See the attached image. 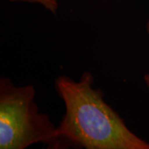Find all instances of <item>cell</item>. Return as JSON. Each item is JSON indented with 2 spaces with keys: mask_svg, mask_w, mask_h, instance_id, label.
<instances>
[{
  "mask_svg": "<svg viewBox=\"0 0 149 149\" xmlns=\"http://www.w3.org/2000/svg\"><path fill=\"white\" fill-rule=\"evenodd\" d=\"M144 81H145V84L147 85V87H148L149 91V72L144 75Z\"/></svg>",
  "mask_w": 149,
  "mask_h": 149,
  "instance_id": "4",
  "label": "cell"
},
{
  "mask_svg": "<svg viewBox=\"0 0 149 149\" xmlns=\"http://www.w3.org/2000/svg\"><path fill=\"white\" fill-rule=\"evenodd\" d=\"M146 29H147V32L149 34V21L148 22V23H147V26H146Z\"/></svg>",
  "mask_w": 149,
  "mask_h": 149,
  "instance_id": "5",
  "label": "cell"
},
{
  "mask_svg": "<svg viewBox=\"0 0 149 149\" xmlns=\"http://www.w3.org/2000/svg\"><path fill=\"white\" fill-rule=\"evenodd\" d=\"M35 95L33 85L0 80V149H25L35 143L58 148L57 127L39 112Z\"/></svg>",
  "mask_w": 149,
  "mask_h": 149,
  "instance_id": "2",
  "label": "cell"
},
{
  "mask_svg": "<svg viewBox=\"0 0 149 149\" xmlns=\"http://www.w3.org/2000/svg\"><path fill=\"white\" fill-rule=\"evenodd\" d=\"M10 2H27L32 3H38L43 6L47 10L50 11L53 14L57 13L59 8L58 0H8Z\"/></svg>",
  "mask_w": 149,
  "mask_h": 149,
  "instance_id": "3",
  "label": "cell"
},
{
  "mask_svg": "<svg viewBox=\"0 0 149 149\" xmlns=\"http://www.w3.org/2000/svg\"><path fill=\"white\" fill-rule=\"evenodd\" d=\"M93 84L90 72L83 73L77 81L65 75L55 80L56 93L65 107L56 129L58 148L149 149L148 142L127 127Z\"/></svg>",
  "mask_w": 149,
  "mask_h": 149,
  "instance_id": "1",
  "label": "cell"
}]
</instances>
